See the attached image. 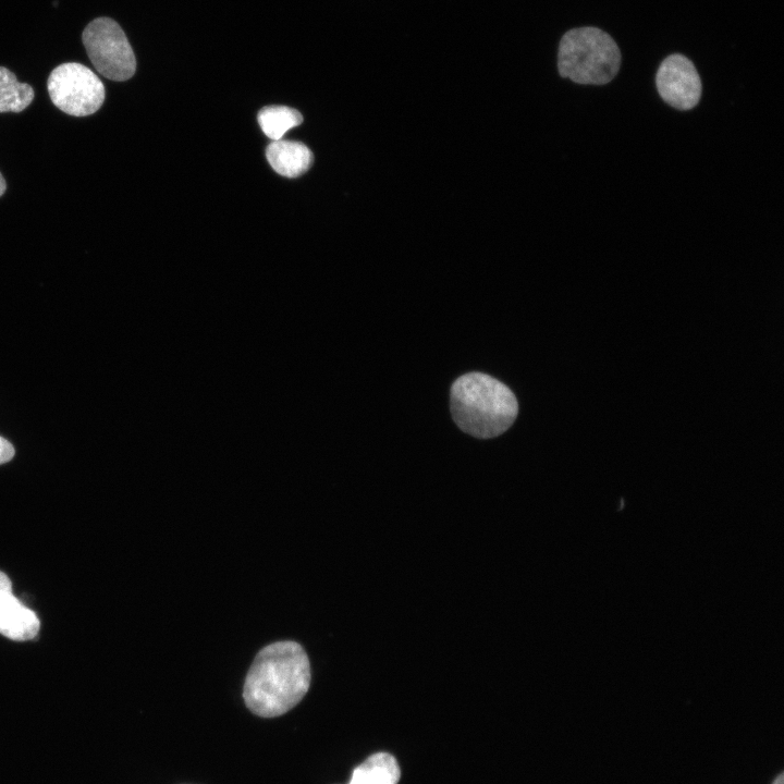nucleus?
Segmentation results:
<instances>
[{
    "label": "nucleus",
    "instance_id": "9b49d317",
    "mask_svg": "<svg viewBox=\"0 0 784 784\" xmlns=\"http://www.w3.org/2000/svg\"><path fill=\"white\" fill-rule=\"evenodd\" d=\"M302 114L285 106H270L262 108L258 113V123L266 136L279 140L291 128L299 125Z\"/></svg>",
    "mask_w": 784,
    "mask_h": 784
},
{
    "label": "nucleus",
    "instance_id": "4468645a",
    "mask_svg": "<svg viewBox=\"0 0 784 784\" xmlns=\"http://www.w3.org/2000/svg\"><path fill=\"white\" fill-rule=\"evenodd\" d=\"M770 784H784V773L783 771L779 772Z\"/></svg>",
    "mask_w": 784,
    "mask_h": 784
},
{
    "label": "nucleus",
    "instance_id": "f257e3e1",
    "mask_svg": "<svg viewBox=\"0 0 784 784\" xmlns=\"http://www.w3.org/2000/svg\"><path fill=\"white\" fill-rule=\"evenodd\" d=\"M310 679V664L303 647L292 640L277 641L255 657L244 683V701L259 716H279L303 699Z\"/></svg>",
    "mask_w": 784,
    "mask_h": 784
},
{
    "label": "nucleus",
    "instance_id": "f03ea898",
    "mask_svg": "<svg viewBox=\"0 0 784 784\" xmlns=\"http://www.w3.org/2000/svg\"><path fill=\"white\" fill-rule=\"evenodd\" d=\"M450 405L460 429L479 439L494 438L505 432L518 413L512 390L481 372H469L454 381Z\"/></svg>",
    "mask_w": 784,
    "mask_h": 784
},
{
    "label": "nucleus",
    "instance_id": "f8f14e48",
    "mask_svg": "<svg viewBox=\"0 0 784 784\" xmlns=\"http://www.w3.org/2000/svg\"><path fill=\"white\" fill-rule=\"evenodd\" d=\"M13 456V445L8 440L0 437V464L9 462L10 460H12Z\"/></svg>",
    "mask_w": 784,
    "mask_h": 784
},
{
    "label": "nucleus",
    "instance_id": "423d86ee",
    "mask_svg": "<svg viewBox=\"0 0 784 784\" xmlns=\"http://www.w3.org/2000/svg\"><path fill=\"white\" fill-rule=\"evenodd\" d=\"M656 87L662 100L674 109L695 108L702 94V83L694 62L682 53L665 57L656 73Z\"/></svg>",
    "mask_w": 784,
    "mask_h": 784
},
{
    "label": "nucleus",
    "instance_id": "20e7f679",
    "mask_svg": "<svg viewBox=\"0 0 784 784\" xmlns=\"http://www.w3.org/2000/svg\"><path fill=\"white\" fill-rule=\"evenodd\" d=\"M82 41L94 68L106 78L123 82L134 75L133 49L121 26L112 19L93 20L84 28Z\"/></svg>",
    "mask_w": 784,
    "mask_h": 784
},
{
    "label": "nucleus",
    "instance_id": "9d476101",
    "mask_svg": "<svg viewBox=\"0 0 784 784\" xmlns=\"http://www.w3.org/2000/svg\"><path fill=\"white\" fill-rule=\"evenodd\" d=\"M34 96L30 85L20 83L13 72L0 66V112H21L30 105Z\"/></svg>",
    "mask_w": 784,
    "mask_h": 784
},
{
    "label": "nucleus",
    "instance_id": "7ed1b4c3",
    "mask_svg": "<svg viewBox=\"0 0 784 784\" xmlns=\"http://www.w3.org/2000/svg\"><path fill=\"white\" fill-rule=\"evenodd\" d=\"M621 62L617 42L599 27L571 28L559 44V74L576 84L605 85L617 75Z\"/></svg>",
    "mask_w": 784,
    "mask_h": 784
},
{
    "label": "nucleus",
    "instance_id": "2eb2a0df",
    "mask_svg": "<svg viewBox=\"0 0 784 784\" xmlns=\"http://www.w3.org/2000/svg\"><path fill=\"white\" fill-rule=\"evenodd\" d=\"M5 189H7V182L0 172V197L4 194Z\"/></svg>",
    "mask_w": 784,
    "mask_h": 784
},
{
    "label": "nucleus",
    "instance_id": "6e6552de",
    "mask_svg": "<svg viewBox=\"0 0 784 784\" xmlns=\"http://www.w3.org/2000/svg\"><path fill=\"white\" fill-rule=\"evenodd\" d=\"M266 157L272 169L286 177L305 173L313 163V152L302 143L273 140L266 149Z\"/></svg>",
    "mask_w": 784,
    "mask_h": 784
},
{
    "label": "nucleus",
    "instance_id": "0eeeda50",
    "mask_svg": "<svg viewBox=\"0 0 784 784\" xmlns=\"http://www.w3.org/2000/svg\"><path fill=\"white\" fill-rule=\"evenodd\" d=\"M38 630L36 614L24 607L12 591L0 592V633L12 640L25 641L34 638Z\"/></svg>",
    "mask_w": 784,
    "mask_h": 784
},
{
    "label": "nucleus",
    "instance_id": "ddd939ff",
    "mask_svg": "<svg viewBox=\"0 0 784 784\" xmlns=\"http://www.w3.org/2000/svg\"><path fill=\"white\" fill-rule=\"evenodd\" d=\"M2 591H12V587L9 577L0 571V592Z\"/></svg>",
    "mask_w": 784,
    "mask_h": 784
},
{
    "label": "nucleus",
    "instance_id": "1a4fd4ad",
    "mask_svg": "<svg viewBox=\"0 0 784 784\" xmlns=\"http://www.w3.org/2000/svg\"><path fill=\"white\" fill-rule=\"evenodd\" d=\"M400 775L395 758L387 752H377L355 768L350 784H396Z\"/></svg>",
    "mask_w": 784,
    "mask_h": 784
},
{
    "label": "nucleus",
    "instance_id": "39448f33",
    "mask_svg": "<svg viewBox=\"0 0 784 784\" xmlns=\"http://www.w3.org/2000/svg\"><path fill=\"white\" fill-rule=\"evenodd\" d=\"M47 88L53 105L73 117L95 113L106 97L101 79L77 62H66L54 68L48 77Z\"/></svg>",
    "mask_w": 784,
    "mask_h": 784
}]
</instances>
